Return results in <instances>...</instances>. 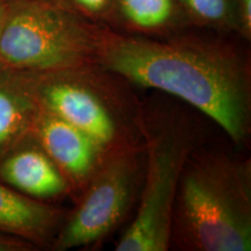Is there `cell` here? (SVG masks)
I'll list each match as a JSON object with an SVG mask.
<instances>
[{"instance_id":"9","label":"cell","mask_w":251,"mask_h":251,"mask_svg":"<svg viewBox=\"0 0 251 251\" xmlns=\"http://www.w3.org/2000/svg\"><path fill=\"white\" fill-rule=\"evenodd\" d=\"M68 212L39 201L0 180V233L50 249Z\"/></svg>"},{"instance_id":"1","label":"cell","mask_w":251,"mask_h":251,"mask_svg":"<svg viewBox=\"0 0 251 251\" xmlns=\"http://www.w3.org/2000/svg\"><path fill=\"white\" fill-rule=\"evenodd\" d=\"M247 43L235 34L197 27L163 39L108 28L99 64L133 86L183 100L241 147L251 134V58Z\"/></svg>"},{"instance_id":"13","label":"cell","mask_w":251,"mask_h":251,"mask_svg":"<svg viewBox=\"0 0 251 251\" xmlns=\"http://www.w3.org/2000/svg\"><path fill=\"white\" fill-rule=\"evenodd\" d=\"M89 20L107 27L115 0H50Z\"/></svg>"},{"instance_id":"5","label":"cell","mask_w":251,"mask_h":251,"mask_svg":"<svg viewBox=\"0 0 251 251\" xmlns=\"http://www.w3.org/2000/svg\"><path fill=\"white\" fill-rule=\"evenodd\" d=\"M108 27L50 0H7L0 72L34 74L99 64Z\"/></svg>"},{"instance_id":"11","label":"cell","mask_w":251,"mask_h":251,"mask_svg":"<svg viewBox=\"0 0 251 251\" xmlns=\"http://www.w3.org/2000/svg\"><path fill=\"white\" fill-rule=\"evenodd\" d=\"M37 106L13 75L0 72V157L31 133Z\"/></svg>"},{"instance_id":"4","label":"cell","mask_w":251,"mask_h":251,"mask_svg":"<svg viewBox=\"0 0 251 251\" xmlns=\"http://www.w3.org/2000/svg\"><path fill=\"white\" fill-rule=\"evenodd\" d=\"M140 131L144 151L143 183L136 214L117 251L170 250L176 193L188 157L200 146V131L180 109L142 102Z\"/></svg>"},{"instance_id":"3","label":"cell","mask_w":251,"mask_h":251,"mask_svg":"<svg viewBox=\"0 0 251 251\" xmlns=\"http://www.w3.org/2000/svg\"><path fill=\"white\" fill-rule=\"evenodd\" d=\"M11 75L37 108L83 131L105 152L142 146L135 86L102 65Z\"/></svg>"},{"instance_id":"6","label":"cell","mask_w":251,"mask_h":251,"mask_svg":"<svg viewBox=\"0 0 251 251\" xmlns=\"http://www.w3.org/2000/svg\"><path fill=\"white\" fill-rule=\"evenodd\" d=\"M144 175L143 146L108 152L74 200L50 249L92 246L114 233L139 202Z\"/></svg>"},{"instance_id":"15","label":"cell","mask_w":251,"mask_h":251,"mask_svg":"<svg viewBox=\"0 0 251 251\" xmlns=\"http://www.w3.org/2000/svg\"><path fill=\"white\" fill-rule=\"evenodd\" d=\"M40 250L33 243L21 240V238L9 236L0 233V251H35Z\"/></svg>"},{"instance_id":"8","label":"cell","mask_w":251,"mask_h":251,"mask_svg":"<svg viewBox=\"0 0 251 251\" xmlns=\"http://www.w3.org/2000/svg\"><path fill=\"white\" fill-rule=\"evenodd\" d=\"M0 180L39 201L72 198L65 176L31 135L0 157Z\"/></svg>"},{"instance_id":"12","label":"cell","mask_w":251,"mask_h":251,"mask_svg":"<svg viewBox=\"0 0 251 251\" xmlns=\"http://www.w3.org/2000/svg\"><path fill=\"white\" fill-rule=\"evenodd\" d=\"M177 1L192 27L224 34H235L230 0H177Z\"/></svg>"},{"instance_id":"16","label":"cell","mask_w":251,"mask_h":251,"mask_svg":"<svg viewBox=\"0 0 251 251\" xmlns=\"http://www.w3.org/2000/svg\"><path fill=\"white\" fill-rule=\"evenodd\" d=\"M6 11H7V0H0V30L4 24Z\"/></svg>"},{"instance_id":"14","label":"cell","mask_w":251,"mask_h":251,"mask_svg":"<svg viewBox=\"0 0 251 251\" xmlns=\"http://www.w3.org/2000/svg\"><path fill=\"white\" fill-rule=\"evenodd\" d=\"M235 34L249 43L251 41V0H230Z\"/></svg>"},{"instance_id":"2","label":"cell","mask_w":251,"mask_h":251,"mask_svg":"<svg viewBox=\"0 0 251 251\" xmlns=\"http://www.w3.org/2000/svg\"><path fill=\"white\" fill-rule=\"evenodd\" d=\"M251 250V161L198 147L184 166L171 218L170 249Z\"/></svg>"},{"instance_id":"7","label":"cell","mask_w":251,"mask_h":251,"mask_svg":"<svg viewBox=\"0 0 251 251\" xmlns=\"http://www.w3.org/2000/svg\"><path fill=\"white\" fill-rule=\"evenodd\" d=\"M30 135L65 176L72 199L84 190L107 155L83 131L40 108Z\"/></svg>"},{"instance_id":"10","label":"cell","mask_w":251,"mask_h":251,"mask_svg":"<svg viewBox=\"0 0 251 251\" xmlns=\"http://www.w3.org/2000/svg\"><path fill=\"white\" fill-rule=\"evenodd\" d=\"M107 27L128 35L163 39L192 26L177 0H115Z\"/></svg>"}]
</instances>
